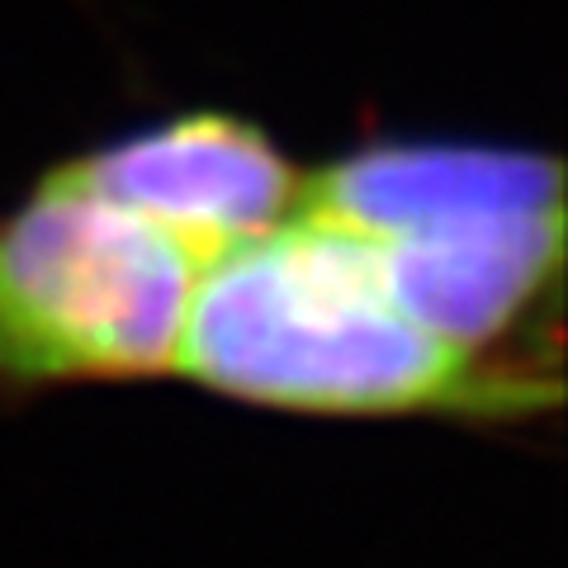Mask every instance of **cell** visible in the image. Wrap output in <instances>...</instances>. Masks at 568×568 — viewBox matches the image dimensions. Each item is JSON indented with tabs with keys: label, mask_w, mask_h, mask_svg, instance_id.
<instances>
[{
	"label": "cell",
	"mask_w": 568,
	"mask_h": 568,
	"mask_svg": "<svg viewBox=\"0 0 568 568\" xmlns=\"http://www.w3.org/2000/svg\"><path fill=\"white\" fill-rule=\"evenodd\" d=\"M175 375L308 417H526L545 407L417 327L388 298L369 242L304 204L200 265Z\"/></svg>",
	"instance_id": "obj_1"
},
{
	"label": "cell",
	"mask_w": 568,
	"mask_h": 568,
	"mask_svg": "<svg viewBox=\"0 0 568 568\" xmlns=\"http://www.w3.org/2000/svg\"><path fill=\"white\" fill-rule=\"evenodd\" d=\"M200 256L67 166L0 213V384L175 375Z\"/></svg>",
	"instance_id": "obj_3"
},
{
	"label": "cell",
	"mask_w": 568,
	"mask_h": 568,
	"mask_svg": "<svg viewBox=\"0 0 568 568\" xmlns=\"http://www.w3.org/2000/svg\"><path fill=\"white\" fill-rule=\"evenodd\" d=\"M369 242L388 298L488 375L555 407L530 332L555 317L564 171L555 156L484 142H384L308 175L304 209Z\"/></svg>",
	"instance_id": "obj_2"
},
{
	"label": "cell",
	"mask_w": 568,
	"mask_h": 568,
	"mask_svg": "<svg viewBox=\"0 0 568 568\" xmlns=\"http://www.w3.org/2000/svg\"><path fill=\"white\" fill-rule=\"evenodd\" d=\"M62 166L110 204L185 242L200 261L294 219L308 181L261 123L223 110L148 123Z\"/></svg>",
	"instance_id": "obj_4"
}]
</instances>
